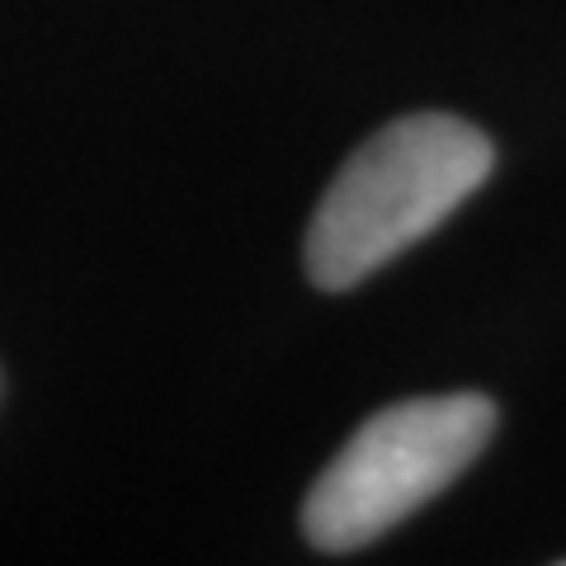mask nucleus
Segmentation results:
<instances>
[{
    "instance_id": "f257e3e1",
    "label": "nucleus",
    "mask_w": 566,
    "mask_h": 566,
    "mask_svg": "<svg viewBox=\"0 0 566 566\" xmlns=\"http://www.w3.org/2000/svg\"><path fill=\"white\" fill-rule=\"evenodd\" d=\"M495 151L486 133L449 114L387 123L340 166L307 227V274L345 293L449 222L486 185Z\"/></svg>"
},
{
    "instance_id": "f03ea898",
    "label": "nucleus",
    "mask_w": 566,
    "mask_h": 566,
    "mask_svg": "<svg viewBox=\"0 0 566 566\" xmlns=\"http://www.w3.org/2000/svg\"><path fill=\"white\" fill-rule=\"evenodd\" d=\"M495 434V406L482 392L411 397L349 434L307 491L303 534L322 553H354L392 534L439 491L463 476Z\"/></svg>"
}]
</instances>
